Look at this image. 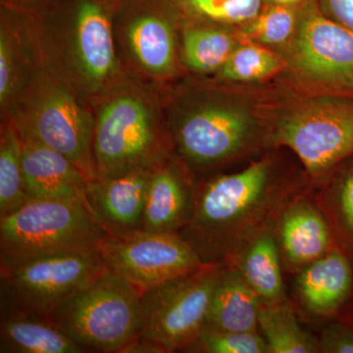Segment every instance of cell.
Wrapping results in <instances>:
<instances>
[{
	"label": "cell",
	"mask_w": 353,
	"mask_h": 353,
	"mask_svg": "<svg viewBox=\"0 0 353 353\" xmlns=\"http://www.w3.org/2000/svg\"><path fill=\"white\" fill-rule=\"evenodd\" d=\"M201 353H270L259 332L224 331L204 326L185 350Z\"/></svg>",
	"instance_id": "obj_27"
},
{
	"label": "cell",
	"mask_w": 353,
	"mask_h": 353,
	"mask_svg": "<svg viewBox=\"0 0 353 353\" xmlns=\"http://www.w3.org/2000/svg\"><path fill=\"white\" fill-rule=\"evenodd\" d=\"M19 131L23 176L29 196L37 199H87L92 180L68 157L29 132Z\"/></svg>",
	"instance_id": "obj_15"
},
{
	"label": "cell",
	"mask_w": 353,
	"mask_h": 353,
	"mask_svg": "<svg viewBox=\"0 0 353 353\" xmlns=\"http://www.w3.org/2000/svg\"><path fill=\"white\" fill-rule=\"evenodd\" d=\"M273 234L282 263L290 273H299L336 248L328 219L308 192L294 197L285 206Z\"/></svg>",
	"instance_id": "obj_12"
},
{
	"label": "cell",
	"mask_w": 353,
	"mask_h": 353,
	"mask_svg": "<svg viewBox=\"0 0 353 353\" xmlns=\"http://www.w3.org/2000/svg\"><path fill=\"white\" fill-rule=\"evenodd\" d=\"M108 234L88 199H37L0 217V267L54 253L94 250Z\"/></svg>",
	"instance_id": "obj_2"
},
{
	"label": "cell",
	"mask_w": 353,
	"mask_h": 353,
	"mask_svg": "<svg viewBox=\"0 0 353 353\" xmlns=\"http://www.w3.org/2000/svg\"><path fill=\"white\" fill-rule=\"evenodd\" d=\"M305 183L279 175L271 159L196 185L187 225L179 232L203 263L229 264L262 234L272 233L279 216Z\"/></svg>",
	"instance_id": "obj_1"
},
{
	"label": "cell",
	"mask_w": 353,
	"mask_h": 353,
	"mask_svg": "<svg viewBox=\"0 0 353 353\" xmlns=\"http://www.w3.org/2000/svg\"><path fill=\"white\" fill-rule=\"evenodd\" d=\"M322 209L333 234H343L353 241V167L329 190L313 196Z\"/></svg>",
	"instance_id": "obj_28"
},
{
	"label": "cell",
	"mask_w": 353,
	"mask_h": 353,
	"mask_svg": "<svg viewBox=\"0 0 353 353\" xmlns=\"http://www.w3.org/2000/svg\"><path fill=\"white\" fill-rule=\"evenodd\" d=\"M141 294L108 268L48 318L87 352H121L139 336Z\"/></svg>",
	"instance_id": "obj_3"
},
{
	"label": "cell",
	"mask_w": 353,
	"mask_h": 353,
	"mask_svg": "<svg viewBox=\"0 0 353 353\" xmlns=\"http://www.w3.org/2000/svg\"><path fill=\"white\" fill-rule=\"evenodd\" d=\"M292 46L294 65L311 80L352 90L353 32L315 6L304 9Z\"/></svg>",
	"instance_id": "obj_11"
},
{
	"label": "cell",
	"mask_w": 353,
	"mask_h": 353,
	"mask_svg": "<svg viewBox=\"0 0 353 353\" xmlns=\"http://www.w3.org/2000/svg\"><path fill=\"white\" fill-rule=\"evenodd\" d=\"M352 285V266L347 256L336 248L297 273L294 288L309 313L327 316L340 308Z\"/></svg>",
	"instance_id": "obj_17"
},
{
	"label": "cell",
	"mask_w": 353,
	"mask_h": 353,
	"mask_svg": "<svg viewBox=\"0 0 353 353\" xmlns=\"http://www.w3.org/2000/svg\"><path fill=\"white\" fill-rule=\"evenodd\" d=\"M320 352L353 353V331L341 324H332L318 339Z\"/></svg>",
	"instance_id": "obj_31"
},
{
	"label": "cell",
	"mask_w": 353,
	"mask_h": 353,
	"mask_svg": "<svg viewBox=\"0 0 353 353\" xmlns=\"http://www.w3.org/2000/svg\"><path fill=\"white\" fill-rule=\"evenodd\" d=\"M106 269L97 248L38 257L0 271L1 303L48 317Z\"/></svg>",
	"instance_id": "obj_6"
},
{
	"label": "cell",
	"mask_w": 353,
	"mask_h": 353,
	"mask_svg": "<svg viewBox=\"0 0 353 353\" xmlns=\"http://www.w3.org/2000/svg\"><path fill=\"white\" fill-rule=\"evenodd\" d=\"M153 166L90 182L88 202L106 233L126 234L143 229Z\"/></svg>",
	"instance_id": "obj_13"
},
{
	"label": "cell",
	"mask_w": 353,
	"mask_h": 353,
	"mask_svg": "<svg viewBox=\"0 0 353 353\" xmlns=\"http://www.w3.org/2000/svg\"><path fill=\"white\" fill-rule=\"evenodd\" d=\"M1 353L87 352L50 318L1 303Z\"/></svg>",
	"instance_id": "obj_18"
},
{
	"label": "cell",
	"mask_w": 353,
	"mask_h": 353,
	"mask_svg": "<svg viewBox=\"0 0 353 353\" xmlns=\"http://www.w3.org/2000/svg\"><path fill=\"white\" fill-rule=\"evenodd\" d=\"M225 264L204 263L196 271L141 294L139 338L162 352H185L205 326L216 283Z\"/></svg>",
	"instance_id": "obj_4"
},
{
	"label": "cell",
	"mask_w": 353,
	"mask_h": 353,
	"mask_svg": "<svg viewBox=\"0 0 353 353\" xmlns=\"http://www.w3.org/2000/svg\"><path fill=\"white\" fill-rule=\"evenodd\" d=\"M128 39L139 63L154 75H167L175 65L171 25L154 14L141 15L128 29Z\"/></svg>",
	"instance_id": "obj_21"
},
{
	"label": "cell",
	"mask_w": 353,
	"mask_h": 353,
	"mask_svg": "<svg viewBox=\"0 0 353 353\" xmlns=\"http://www.w3.org/2000/svg\"><path fill=\"white\" fill-rule=\"evenodd\" d=\"M259 328L270 353H317L319 341L301 326L289 299L260 305Z\"/></svg>",
	"instance_id": "obj_22"
},
{
	"label": "cell",
	"mask_w": 353,
	"mask_h": 353,
	"mask_svg": "<svg viewBox=\"0 0 353 353\" xmlns=\"http://www.w3.org/2000/svg\"><path fill=\"white\" fill-rule=\"evenodd\" d=\"M62 153L94 181L95 121L68 90L48 83L32 99L27 120L18 127Z\"/></svg>",
	"instance_id": "obj_10"
},
{
	"label": "cell",
	"mask_w": 353,
	"mask_h": 353,
	"mask_svg": "<svg viewBox=\"0 0 353 353\" xmlns=\"http://www.w3.org/2000/svg\"><path fill=\"white\" fill-rule=\"evenodd\" d=\"M227 265L239 271L261 303L287 301L282 259L273 232L262 234L253 241Z\"/></svg>",
	"instance_id": "obj_20"
},
{
	"label": "cell",
	"mask_w": 353,
	"mask_h": 353,
	"mask_svg": "<svg viewBox=\"0 0 353 353\" xmlns=\"http://www.w3.org/2000/svg\"><path fill=\"white\" fill-rule=\"evenodd\" d=\"M321 12L353 32V0H318Z\"/></svg>",
	"instance_id": "obj_32"
},
{
	"label": "cell",
	"mask_w": 353,
	"mask_h": 353,
	"mask_svg": "<svg viewBox=\"0 0 353 353\" xmlns=\"http://www.w3.org/2000/svg\"><path fill=\"white\" fill-rule=\"evenodd\" d=\"M22 150L18 127L10 125L4 128L0 141V217L17 210L32 199L25 187Z\"/></svg>",
	"instance_id": "obj_23"
},
{
	"label": "cell",
	"mask_w": 353,
	"mask_h": 353,
	"mask_svg": "<svg viewBox=\"0 0 353 353\" xmlns=\"http://www.w3.org/2000/svg\"><path fill=\"white\" fill-rule=\"evenodd\" d=\"M234 48L233 37L215 28H192L183 34L185 63L201 73L222 68Z\"/></svg>",
	"instance_id": "obj_24"
},
{
	"label": "cell",
	"mask_w": 353,
	"mask_h": 353,
	"mask_svg": "<svg viewBox=\"0 0 353 353\" xmlns=\"http://www.w3.org/2000/svg\"><path fill=\"white\" fill-rule=\"evenodd\" d=\"M271 6L292 7L301 3L303 0H266Z\"/></svg>",
	"instance_id": "obj_34"
},
{
	"label": "cell",
	"mask_w": 353,
	"mask_h": 353,
	"mask_svg": "<svg viewBox=\"0 0 353 353\" xmlns=\"http://www.w3.org/2000/svg\"><path fill=\"white\" fill-rule=\"evenodd\" d=\"M97 250L109 270L143 292L187 275L204 264L179 233L141 229L126 234H106Z\"/></svg>",
	"instance_id": "obj_8"
},
{
	"label": "cell",
	"mask_w": 353,
	"mask_h": 353,
	"mask_svg": "<svg viewBox=\"0 0 353 353\" xmlns=\"http://www.w3.org/2000/svg\"><path fill=\"white\" fill-rule=\"evenodd\" d=\"M15 31L2 18L0 34V102L6 108L19 94L27 77L28 54Z\"/></svg>",
	"instance_id": "obj_25"
},
{
	"label": "cell",
	"mask_w": 353,
	"mask_h": 353,
	"mask_svg": "<svg viewBox=\"0 0 353 353\" xmlns=\"http://www.w3.org/2000/svg\"><path fill=\"white\" fill-rule=\"evenodd\" d=\"M292 150L309 178H322L353 153V99L321 97L282 118L271 136Z\"/></svg>",
	"instance_id": "obj_5"
},
{
	"label": "cell",
	"mask_w": 353,
	"mask_h": 353,
	"mask_svg": "<svg viewBox=\"0 0 353 353\" xmlns=\"http://www.w3.org/2000/svg\"><path fill=\"white\" fill-rule=\"evenodd\" d=\"M73 18L71 48L77 70L88 85L99 88L117 69L108 10L99 0H79Z\"/></svg>",
	"instance_id": "obj_14"
},
{
	"label": "cell",
	"mask_w": 353,
	"mask_h": 353,
	"mask_svg": "<svg viewBox=\"0 0 353 353\" xmlns=\"http://www.w3.org/2000/svg\"><path fill=\"white\" fill-rule=\"evenodd\" d=\"M280 68V60L271 51L248 44L234 48L221 68V76L234 82H252L268 78Z\"/></svg>",
	"instance_id": "obj_26"
},
{
	"label": "cell",
	"mask_w": 353,
	"mask_h": 353,
	"mask_svg": "<svg viewBox=\"0 0 353 353\" xmlns=\"http://www.w3.org/2000/svg\"><path fill=\"white\" fill-rule=\"evenodd\" d=\"M196 185L165 157L153 166L146 194L143 230L179 233L189 221Z\"/></svg>",
	"instance_id": "obj_16"
},
{
	"label": "cell",
	"mask_w": 353,
	"mask_h": 353,
	"mask_svg": "<svg viewBox=\"0 0 353 353\" xmlns=\"http://www.w3.org/2000/svg\"><path fill=\"white\" fill-rule=\"evenodd\" d=\"M352 90H353V85H352Z\"/></svg>",
	"instance_id": "obj_35"
},
{
	"label": "cell",
	"mask_w": 353,
	"mask_h": 353,
	"mask_svg": "<svg viewBox=\"0 0 353 353\" xmlns=\"http://www.w3.org/2000/svg\"><path fill=\"white\" fill-rule=\"evenodd\" d=\"M261 301L233 266L225 265L216 283L205 326L233 332H259Z\"/></svg>",
	"instance_id": "obj_19"
},
{
	"label": "cell",
	"mask_w": 353,
	"mask_h": 353,
	"mask_svg": "<svg viewBox=\"0 0 353 353\" xmlns=\"http://www.w3.org/2000/svg\"><path fill=\"white\" fill-rule=\"evenodd\" d=\"M175 139L188 162L199 168H210L232 161L256 145L259 127L243 106L210 102L181 118Z\"/></svg>",
	"instance_id": "obj_9"
},
{
	"label": "cell",
	"mask_w": 353,
	"mask_h": 353,
	"mask_svg": "<svg viewBox=\"0 0 353 353\" xmlns=\"http://www.w3.org/2000/svg\"><path fill=\"white\" fill-rule=\"evenodd\" d=\"M6 6H11V8L19 9V10L34 11L39 8L46 0H2Z\"/></svg>",
	"instance_id": "obj_33"
},
{
	"label": "cell",
	"mask_w": 353,
	"mask_h": 353,
	"mask_svg": "<svg viewBox=\"0 0 353 353\" xmlns=\"http://www.w3.org/2000/svg\"><path fill=\"white\" fill-rule=\"evenodd\" d=\"M164 157L157 123L143 99L121 95L102 108L94 128L95 180L152 167Z\"/></svg>",
	"instance_id": "obj_7"
},
{
	"label": "cell",
	"mask_w": 353,
	"mask_h": 353,
	"mask_svg": "<svg viewBox=\"0 0 353 353\" xmlns=\"http://www.w3.org/2000/svg\"><path fill=\"white\" fill-rule=\"evenodd\" d=\"M296 14L292 7L271 6L250 22L245 34L262 44H280L292 36L296 29Z\"/></svg>",
	"instance_id": "obj_30"
},
{
	"label": "cell",
	"mask_w": 353,
	"mask_h": 353,
	"mask_svg": "<svg viewBox=\"0 0 353 353\" xmlns=\"http://www.w3.org/2000/svg\"><path fill=\"white\" fill-rule=\"evenodd\" d=\"M181 6L199 17L216 22L240 24L259 16L262 0H178Z\"/></svg>",
	"instance_id": "obj_29"
}]
</instances>
